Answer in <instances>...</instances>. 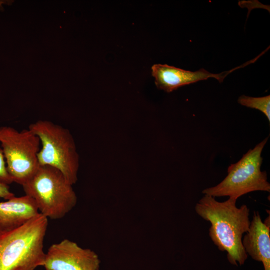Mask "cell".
Listing matches in <instances>:
<instances>
[{"mask_svg": "<svg viewBox=\"0 0 270 270\" xmlns=\"http://www.w3.org/2000/svg\"><path fill=\"white\" fill-rule=\"evenodd\" d=\"M238 102L242 106L255 108L264 113L270 122V96L254 98L245 95L240 96Z\"/></svg>", "mask_w": 270, "mask_h": 270, "instance_id": "11", "label": "cell"}, {"mask_svg": "<svg viewBox=\"0 0 270 270\" xmlns=\"http://www.w3.org/2000/svg\"><path fill=\"white\" fill-rule=\"evenodd\" d=\"M14 196L10 190L8 184L0 182V198L8 200Z\"/></svg>", "mask_w": 270, "mask_h": 270, "instance_id": "13", "label": "cell"}, {"mask_svg": "<svg viewBox=\"0 0 270 270\" xmlns=\"http://www.w3.org/2000/svg\"><path fill=\"white\" fill-rule=\"evenodd\" d=\"M48 225L39 213L22 226L0 234V270H34L42 266Z\"/></svg>", "mask_w": 270, "mask_h": 270, "instance_id": "2", "label": "cell"}, {"mask_svg": "<svg viewBox=\"0 0 270 270\" xmlns=\"http://www.w3.org/2000/svg\"><path fill=\"white\" fill-rule=\"evenodd\" d=\"M100 263L94 251L64 239L49 247L42 266L46 270H100Z\"/></svg>", "mask_w": 270, "mask_h": 270, "instance_id": "7", "label": "cell"}, {"mask_svg": "<svg viewBox=\"0 0 270 270\" xmlns=\"http://www.w3.org/2000/svg\"><path fill=\"white\" fill-rule=\"evenodd\" d=\"M39 213L34 200L26 194L0 202V234L18 228Z\"/></svg>", "mask_w": 270, "mask_h": 270, "instance_id": "10", "label": "cell"}, {"mask_svg": "<svg viewBox=\"0 0 270 270\" xmlns=\"http://www.w3.org/2000/svg\"><path fill=\"white\" fill-rule=\"evenodd\" d=\"M72 186L58 170L40 165L22 186L25 194L35 202L40 213L48 218L58 220L64 216L76 204Z\"/></svg>", "mask_w": 270, "mask_h": 270, "instance_id": "3", "label": "cell"}, {"mask_svg": "<svg viewBox=\"0 0 270 270\" xmlns=\"http://www.w3.org/2000/svg\"><path fill=\"white\" fill-rule=\"evenodd\" d=\"M28 129L39 138L41 148L38 154L39 164L58 170L72 185L78 180L79 155L70 131L48 120H38Z\"/></svg>", "mask_w": 270, "mask_h": 270, "instance_id": "4", "label": "cell"}, {"mask_svg": "<svg viewBox=\"0 0 270 270\" xmlns=\"http://www.w3.org/2000/svg\"><path fill=\"white\" fill-rule=\"evenodd\" d=\"M0 142L9 175L13 182L22 186L40 166L38 137L28 128L18 130L4 126L0 127Z\"/></svg>", "mask_w": 270, "mask_h": 270, "instance_id": "6", "label": "cell"}, {"mask_svg": "<svg viewBox=\"0 0 270 270\" xmlns=\"http://www.w3.org/2000/svg\"><path fill=\"white\" fill-rule=\"evenodd\" d=\"M0 182L10 184L13 181L9 175L6 166V161L2 148L0 147Z\"/></svg>", "mask_w": 270, "mask_h": 270, "instance_id": "12", "label": "cell"}, {"mask_svg": "<svg viewBox=\"0 0 270 270\" xmlns=\"http://www.w3.org/2000/svg\"><path fill=\"white\" fill-rule=\"evenodd\" d=\"M256 60L255 58L232 70L216 74H212L204 68L191 72L167 64H155L152 66V74L155 79L156 87L170 92L182 86L207 80L210 78H215L220 82H222L224 78L231 72L254 62Z\"/></svg>", "mask_w": 270, "mask_h": 270, "instance_id": "8", "label": "cell"}, {"mask_svg": "<svg viewBox=\"0 0 270 270\" xmlns=\"http://www.w3.org/2000/svg\"><path fill=\"white\" fill-rule=\"evenodd\" d=\"M270 220L263 222L258 212H254L242 244L247 254L253 260L261 262L264 270H270Z\"/></svg>", "mask_w": 270, "mask_h": 270, "instance_id": "9", "label": "cell"}, {"mask_svg": "<svg viewBox=\"0 0 270 270\" xmlns=\"http://www.w3.org/2000/svg\"><path fill=\"white\" fill-rule=\"evenodd\" d=\"M236 200L229 198L218 202L215 198L204 194L196 204L195 211L211 226L209 236L219 250L227 252V258L233 265L244 264L248 256L242 244L244 234L248 230L250 209L246 204L238 208Z\"/></svg>", "mask_w": 270, "mask_h": 270, "instance_id": "1", "label": "cell"}, {"mask_svg": "<svg viewBox=\"0 0 270 270\" xmlns=\"http://www.w3.org/2000/svg\"><path fill=\"white\" fill-rule=\"evenodd\" d=\"M268 136L250 149L237 162L228 168L226 177L216 186L204 190L202 193L215 197L228 196L237 200L254 191L270 192L266 171L261 170L262 152Z\"/></svg>", "mask_w": 270, "mask_h": 270, "instance_id": "5", "label": "cell"}]
</instances>
